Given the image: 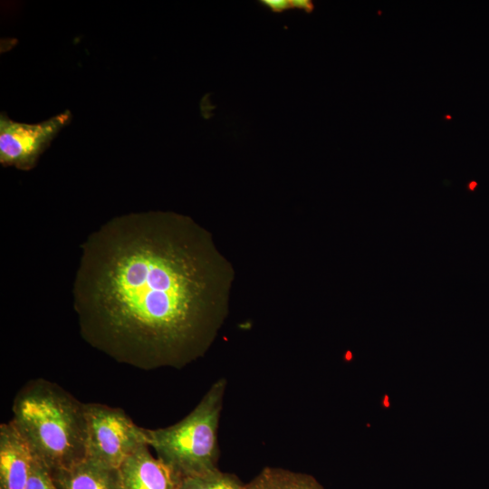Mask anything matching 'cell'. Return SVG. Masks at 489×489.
Returning <instances> with one entry per match:
<instances>
[{
	"instance_id": "cell-1",
	"label": "cell",
	"mask_w": 489,
	"mask_h": 489,
	"mask_svg": "<svg viewBox=\"0 0 489 489\" xmlns=\"http://www.w3.org/2000/svg\"><path fill=\"white\" fill-rule=\"evenodd\" d=\"M81 248L73 308L88 344L143 370L179 369L207 352L235 272L206 228L171 211L129 213Z\"/></svg>"
},
{
	"instance_id": "cell-2",
	"label": "cell",
	"mask_w": 489,
	"mask_h": 489,
	"mask_svg": "<svg viewBox=\"0 0 489 489\" xmlns=\"http://www.w3.org/2000/svg\"><path fill=\"white\" fill-rule=\"evenodd\" d=\"M11 422L51 473L86 458L84 403L54 382L35 379L16 394Z\"/></svg>"
},
{
	"instance_id": "cell-3",
	"label": "cell",
	"mask_w": 489,
	"mask_h": 489,
	"mask_svg": "<svg viewBox=\"0 0 489 489\" xmlns=\"http://www.w3.org/2000/svg\"><path fill=\"white\" fill-rule=\"evenodd\" d=\"M226 385L225 378L215 381L196 408L176 424L145 428L147 445L177 483L218 468L217 432Z\"/></svg>"
},
{
	"instance_id": "cell-4",
	"label": "cell",
	"mask_w": 489,
	"mask_h": 489,
	"mask_svg": "<svg viewBox=\"0 0 489 489\" xmlns=\"http://www.w3.org/2000/svg\"><path fill=\"white\" fill-rule=\"evenodd\" d=\"M87 423L86 457L119 468L138 448L147 445L145 428L120 408L84 403Z\"/></svg>"
},
{
	"instance_id": "cell-5",
	"label": "cell",
	"mask_w": 489,
	"mask_h": 489,
	"mask_svg": "<svg viewBox=\"0 0 489 489\" xmlns=\"http://www.w3.org/2000/svg\"><path fill=\"white\" fill-rule=\"evenodd\" d=\"M65 110L37 123L17 122L5 114L0 117V163L30 170L52 140L71 120Z\"/></svg>"
},
{
	"instance_id": "cell-6",
	"label": "cell",
	"mask_w": 489,
	"mask_h": 489,
	"mask_svg": "<svg viewBox=\"0 0 489 489\" xmlns=\"http://www.w3.org/2000/svg\"><path fill=\"white\" fill-rule=\"evenodd\" d=\"M35 458L11 420L0 425V489H25Z\"/></svg>"
},
{
	"instance_id": "cell-7",
	"label": "cell",
	"mask_w": 489,
	"mask_h": 489,
	"mask_svg": "<svg viewBox=\"0 0 489 489\" xmlns=\"http://www.w3.org/2000/svg\"><path fill=\"white\" fill-rule=\"evenodd\" d=\"M120 489H177L168 468L154 457L148 445L132 453L119 467Z\"/></svg>"
},
{
	"instance_id": "cell-8",
	"label": "cell",
	"mask_w": 489,
	"mask_h": 489,
	"mask_svg": "<svg viewBox=\"0 0 489 489\" xmlns=\"http://www.w3.org/2000/svg\"><path fill=\"white\" fill-rule=\"evenodd\" d=\"M50 475L59 489H120L119 468L87 457Z\"/></svg>"
},
{
	"instance_id": "cell-9",
	"label": "cell",
	"mask_w": 489,
	"mask_h": 489,
	"mask_svg": "<svg viewBox=\"0 0 489 489\" xmlns=\"http://www.w3.org/2000/svg\"><path fill=\"white\" fill-rule=\"evenodd\" d=\"M248 489H324L312 475L280 467H264L250 483Z\"/></svg>"
},
{
	"instance_id": "cell-10",
	"label": "cell",
	"mask_w": 489,
	"mask_h": 489,
	"mask_svg": "<svg viewBox=\"0 0 489 489\" xmlns=\"http://www.w3.org/2000/svg\"><path fill=\"white\" fill-rule=\"evenodd\" d=\"M177 489H248L237 476L218 468L206 473L185 477L177 483Z\"/></svg>"
},
{
	"instance_id": "cell-11",
	"label": "cell",
	"mask_w": 489,
	"mask_h": 489,
	"mask_svg": "<svg viewBox=\"0 0 489 489\" xmlns=\"http://www.w3.org/2000/svg\"><path fill=\"white\" fill-rule=\"evenodd\" d=\"M25 489H59L49 471L38 461H34Z\"/></svg>"
},
{
	"instance_id": "cell-12",
	"label": "cell",
	"mask_w": 489,
	"mask_h": 489,
	"mask_svg": "<svg viewBox=\"0 0 489 489\" xmlns=\"http://www.w3.org/2000/svg\"><path fill=\"white\" fill-rule=\"evenodd\" d=\"M261 3L273 12L276 13L291 8V2L287 0H263Z\"/></svg>"
},
{
	"instance_id": "cell-13",
	"label": "cell",
	"mask_w": 489,
	"mask_h": 489,
	"mask_svg": "<svg viewBox=\"0 0 489 489\" xmlns=\"http://www.w3.org/2000/svg\"><path fill=\"white\" fill-rule=\"evenodd\" d=\"M291 7L302 9L306 12H312L313 4L309 0H290Z\"/></svg>"
},
{
	"instance_id": "cell-14",
	"label": "cell",
	"mask_w": 489,
	"mask_h": 489,
	"mask_svg": "<svg viewBox=\"0 0 489 489\" xmlns=\"http://www.w3.org/2000/svg\"><path fill=\"white\" fill-rule=\"evenodd\" d=\"M476 186H477L476 182H471L469 184V188L473 190Z\"/></svg>"
}]
</instances>
